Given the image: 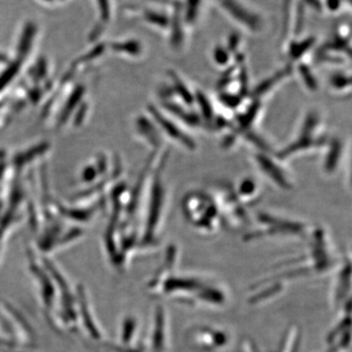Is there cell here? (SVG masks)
Segmentation results:
<instances>
[{
    "mask_svg": "<svg viewBox=\"0 0 352 352\" xmlns=\"http://www.w3.org/2000/svg\"><path fill=\"white\" fill-rule=\"evenodd\" d=\"M329 141L330 140L324 132L320 117L316 113H308L303 120L298 135L294 139L291 144L286 146L281 152L278 153L277 159L285 161L296 156V154L320 149L321 147H326Z\"/></svg>",
    "mask_w": 352,
    "mask_h": 352,
    "instance_id": "1",
    "label": "cell"
},
{
    "mask_svg": "<svg viewBox=\"0 0 352 352\" xmlns=\"http://www.w3.org/2000/svg\"><path fill=\"white\" fill-rule=\"evenodd\" d=\"M183 204L187 219L197 228L204 231H212L219 224V205L217 201L208 194L194 192L187 195Z\"/></svg>",
    "mask_w": 352,
    "mask_h": 352,
    "instance_id": "2",
    "label": "cell"
},
{
    "mask_svg": "<svg viewBox=\"0 0 352 352\" xmlns=\"http://www.w3.org/2000/svg\"><path fill=\"white\" fill-rule=\"evenodd\" d=\"M219 6L236 23L251 32H259L263 29V17L241 0H219Z\"/></svg>",
    "mask_w": 352,
    "mask_h": 352,
    "instance_id": "3",
    "label": "cell"
},
{
    "mask_svg": "<svg viewBox=\"0 0 352 352\" xmlns=\"http://www.w3.org/2000/svg\"><path fill=\"white\" fill-rule=\"evenodd\" d=\"M254 160L258 170L279 188L284 190L293 188V183L289 176L287 175L286 170L268 153H256Z\"/></svg>",
    "mask_w": 352,
    "mask_h": 352,
    "instance_id": "4",
    "label": "cell"
},
{
    "mask_svg": "<svg viewBox=\"0 0 352 352\" xmlns=\"http://www.w3.org/2000/svg\"><path fill=\"white\" fill-rule=\"evenodd\" d=\"M219 201H217L219 208H221L226 212L229 220L236 223H245L247 221V212L245 204L240 200L236 194L235 190L230 186L220 187L219 192Z\"/></svg>",
    "mask_w": 352,
    "mask_h": 352,
    "instance_id": "5",
    "label": "cell"
},
{
    "mask_svg": "<svg viewBox=\"0 0 352 352\" xmlns=\"http://www.w3.org/2000/svg\"><path fill=\"white\" fill-rule=\"evenodd\" d=\"M155 117L161 124L164 133L171 140L175 141L177 144L182 145V147L186 148L187 150H191V151L195 150L197 146L194 139L189 134H187L173 118L170 119V117H166V116H164L163 113L157 112V111L155 112Z\"/></svg>",
    "mask_w": 352,
    "mask_h": 352,
    "instance_id": "6",
    "label": "cell"
},
{
    "mask_svg": "<svg viewBox=\"0 0 352 352\" xmlns=\"http://www.w3.org/2000/svg\"><path fill=\"white\" fill-rule=\"evenodd\" d=\"M315 38H307L305 39H300V41H292L289 43L288 50H287V56H288L289 64L293 65L298 62L300 63V60L302 59L307 53L309 52L312 46L314 45Z\"/></svg>",
    "mask_w": 352,
    "mask_h": 352,
    "instance_id": "7",
    "label": "cell"
},
{
    "mask_svg": "<svg viewBox=\"0 0 352 352\" xmlns=\"http://www.w3.org/2000/svg\"><path fill=\"white\" fill-rule=\"evenodd\" d=\"M328 152L324 162V170L327 173H333L339 166L342 155V144L338 139L329 141Z\"/></svg>",
    "mask_w": 352,
    "mask_h": 352,
    "instance_id": "8",
    "label": "cell"
},
{
    "mask_svg": "<svg viewBox=\"0 0 352 352\" xmlns=\"http://www.w3.org/2000/svg\"><path fill=\"white\" fill-rule=\"evenodd\" d=\"M236 194L239 197L243 203H251V201L256 200L261 195L259 191L258 183L252 178H245L238 185V188L235 189Z\"/></svg>",
    "mask_w": 352,
    "mask_h": 352,
    "instance_id": "9",
    "label": "cell"
},
{
    "mask_svg": "<svg viewBox=\"0 0 352 352\" xmlns=\"http://www.w3.org/2000/svg\"><path fill=\"white\" fill-rule=\"evenodd\" d=\"M203 0H184L182 2V18L184 25H195L201 9Z\"/></svg>",
    "mask_w": 352,
    "mask_h": 352,
    "instance_id": "10",
    "label": "cell"
},
{
    "mask_svg": "<svg viewBox=\"0 0 352 352\" xmlns=\"http://www.w3.org/2000/svg\"><path fill=\"white\" fill-rule=\"evenodd\" d=\"M351 76L346 73L333 74L330 78V87L333 94L344 95L351 92Z\"/></svg>",
    "mask_w": 352,
    "mask_h": 352,
    "instance_id": "11",
    "label": "cell"
},
{
    "mask_svg": "<svg viewBox=\"0 0 352 352\" xmlns=\"http://www.w3.org/2000/svg\"><path fill=\"white\" fill-rule=\"evenodd\" d=\"M298 69L300 80H302L303 85H305L310 91H316V90L318 89V83H317L316 76H314L311 69H310L307 64L302 63V62L298 63Z\"/></svg>",
    "mask_w": 352,
    "mask_h": 352,
    "instance_id": "12",
    "label": "cell"
},
{
    "mask_svg": "<svg viewBox=\"0 0 352 352\" xmlns=\"http://www.w3.org/2000/svg\"><path fill=\"white\" fill-rule=\"evenodd\" d=\"M212 59L217 66L228 67L232 59V53L229 51L226 45H217L212 51Z\"/></svg>",
    "mask_w": 352,
    "mask_h": 352,
    "instance_id": "13",
    "label": "cell"
},
{
    "mask_svg": "<svg viewBox=\"0 0 352 352\" xmlns=\"http://www.w3.org/2000/svg\"><path fill=\"white\" fill-rule=\"evenodd\" d=\"M346 1L351 3V0H325V7L330 12L337 13L342 8Z\"/></svg>",
    "mask_w": 352,
    "mask_h": 352,
    "instance_id": "14",
    "label": "cell"
},
{
    "mask_svg": "<svg viewBox=\"0 0 352 352\" xmlns=\"http://www.w3.org/2000/svg\"><path fill=\"white\" fill-rule=\"evenodd\" d=\"M294 0H284L283 8H284V25L285 31L288 28V23L289 18H291L292 7H293Z\"/></svg>",
    "mask_w": 352,
    "mask_h": 352,
    "instance_id": "15",
    "label": "cell"
}]
</instances>
